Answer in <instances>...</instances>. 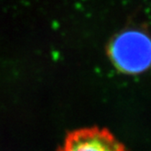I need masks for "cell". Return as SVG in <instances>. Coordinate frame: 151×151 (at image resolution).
<instances>
[{
  "instance_id": "obj_1",
  "label": "cell",
  "mask_w": 151,
  "mask_h": 151,
  "mask_svg": "<svg viewBox=\"0 0 151 151\" xmlns=\"http://www.w3.org/2000/svg\"><path fill=\"white\" fill-rule=\"evenodd\" d=\"M109 53L116 67L123 72L140 73L151 65V40L142 32L127 31L115 38Z\"/></svg>"
},
{
  "instance_id": "obj_2",
  "label": "cell",
  "mask_w": 151,
  "mask_h": 151,
  "mask_svg": "<svg viewBox=\"0 0 151 151\" xmlns=\"http://www.w3.org/2000/svg\"><path fill=\"white\" fill-rule=\"evenodd\" d=\"M59 151H127L110 131L98 127L70 132Z\"/></svg>"
}]
</instances>
